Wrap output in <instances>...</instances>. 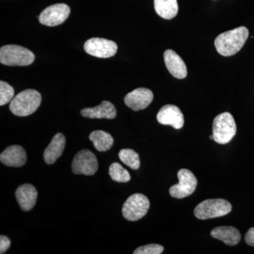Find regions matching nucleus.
Returning a JSON list of instances; mask_svg holds the SVG:
<instances>
[{
    "label": "nucleus",
    "mask_w": 254,
    "mask_h": 254,
    "mask_svg": "<svg viewBox=\"0 0 254 254\" xmlns=\"http://www.w3.org/2000/svg\"><path fill=\"white\" fill-rule=\"evenodd\" d=\"M248 37V29L245 26H240L219 35L215 38V47L222 56H232L242 49Z\"/></svg>",
    "instance_id": "f257e3e1"
},
{
    "label": "nucleus",
    "mask_w": 254,
    "mask_h": 254,
    "mask_svg": "<svg viewBox=\"0 0 254 254\" xmlns=\"http://www.w3.org/2000/svg\"><path fill=\"white\" fill-rule=\"evenodd\" d=\"M41 100L39 92L33 89L25 90L13 98L10 103L9 110L16 116H28L39 108Z\"/></svg>",
    "instance_id": "f03ea898"
},
{
    "label": "nucleus",
    "mask_w": 254,
    "mask_h": 254,
    "mask_svg": "<svg viewBox=\"0 0 254 254\" xmlns=\"http://www.w3.org/2000/svg\"><path fill=\"white\" fill-rule=\"evenodd\" d=\"M34 60V54L22 46L8 45L0 48V63L6 66H28Z\"/></svg>",
    "instance_id": "7ed1b4c3"
},
{
    "label": "nucleus",
    "mask_w": 254,
    "mask_h": 254,
    "mask_svg": "<svg viewBox=\"0 0 254 254\" xmlns=\"http://www.w3.org/2000/svg\"><path fill=\"white\" fill-rule=\"evenodd\" d=\"M236 123L231 114H220L214 119L213 135L214 141L216 143L219 144H226L231 141L236 134Z\"/></svg>",
    "instance_id": "20e7f679"
},
{
    "label": "nucleus",
    "mask_w": 254,
    "mask_h": 254,
    "mask_svg": "<svg viewBox=\"0 0 254 254\" xmlns=\"http://www.w3.org/2000/svg\"><path fill=\"white\" fill-rule=\"evenodd\" d=\"M232 210V205L225 199L203 200L194 209V215L200 220H207L225 216Z\"/></svg>",
    "instance_id": "39448f33"
},
{
    "label": "nucleus",
    "mask_w": 254,
    "mask_h": 254,
    "mask_svg": "<svg viewBox=\"0 0 254 254\" xmlns=\"http://www.w3.org/2000/svg\"><path fill=\"white\" fill-rule=\"evenodd\" d=\"M150 201L145 195L134 193L127 198L123 207L124 218L128 221H137L146 215Z\"/></svg>",
    "instance_id": "423d86ee"
},
{
    "label": "nucleus",
    "mask_w": 254,
    "mask_h": 254,
    "mask_svg": "<svg viewBox=\"0 0 254 254\" xmlns=\"http://www.w3.org/2000/svg\"><path fill=\"white\" fill-rule=\"evenodd\" d=\"M179 182L170 187V194L173 198H186L195 191L197 187V179L190 170L181 169L177 173Z\"/></svg>",
    "instance_id": "0eeeda50"
},
{
    "label": "nucleus",
    "mask_w": 254,
    "mask_h": 254,
    "mask_svg": "<svg viewBox=\"0 0 254 254\" xmlns=\"http://www.w3.org/2000/svg\"><path fill=\"white\" fill-rule=\"evenodd\" d=\"M73 173L76 175H93L98 169L96 156L89 150H81L75 155L72 165Z\"/></svg>",
    "instance_id": "6e6552de"
},
{
    "label": "nucleus",
    "mask_w": 254,
    "mask_h": 254,
    "mask_svg": "<svg viewBox=\"0 0 254 254\" xmlns=\"http://www.w3.org/2000/svg\"><path fill=\"white\" fill-rule=\"evenodd\" d=\"M84 50L95 58H109L116 54L118 45L105 38H93L85 43Z\"/></svg>",
    "instance_id": "1a4fd4ad"
},
{
    "label": "nucleus",
    "mask_w": 254,
    "mask_h": 254,
    "mask_svg": "<svg viewBox=\"0 0 254 254\" xmlns=\"http://www.w3.org/2000/svg\"><path fill=\"white\" fill-rule=\"evenodd\" d=\"M70 14V8L65 4L51 5L38 16L39 22L48 26H56L64 22Z\"/></svg>",
    "instance_id": "9d476101"
},
{
    "label": "nucleus",
    "mask_w": 254,
    "mask_h": 254,
    "mask_svg": "<svg viewBox=\"0 0 254 254\" xmlns=\"http://www.w3.org/2000/svg\"><path fill=\"white\" fill-rule=\"evenodd\" d=\"M157 120L161 125H170L176 129L182 128L185 124V118L181 110L174 105H164L159 110Z\"/></svg>",
    "instance_id": "9b49d317"
},
{
    "label": "nucleus",
    "mask_w": 254,
    "mask_h": 254,
    "mask_svg": "<svg viewBox=\"0 0 254 254\" xmlns=\"http://www.w3.org/2000/svg\"><path fill=\"white\" fill-rule=\"evenodd\" d=\"M153 100V93L150 89L138 88L125 96V103L128 108L134 111H138L146 108Z\"/></svg>",
    "instance_id": "f8f14e48"
},
{
    "label": "nucleus",
    "mask_w": 254,
    "mask_h": 254,
    "mask_svg": "<svg viewBox=\"0 0 254 254\" xmlns=\"http://www.w3.org/2000/svg\"><path fill=\"white\" fill-rule=\"evenodd\" d=\"M164 60L169 72L174 77L182 79L187 77V68L183 60L172 50H168L164 53Z\"/></svg>",
    "instance_id": "ddd939ff"
},
{
    "label": "nucleus",
    "mask_w": 254,
    "mask_h": 254,
    "mask_svg": "<svg viewBox=\"0 0 254 254\" xmlns=\"http://www.w3.org/2000/svg\"><path fill=\"white\" fill-rule=\"evenodd\" d=\"M0 160L6 166L19 168L26 163V151L20 145H11L1 153Z\"/></svg>",
    "instance_id": "4468645a"
},
{
    "label": "nucleus",
    "mask_w": 254,
    "mask_h": 254,
    "mask_svg": "<svg viewBox=\"0 0 254 254\" xmlns=\"http://www.w3.org/2000/svg\"><path fill=\"white\" fill-rule=\"evenodd\" d=\"M38 192L33 185L25 184L16 190V198L23 211H29L36 205Z\"/></svg>",
    "instance_id": "2eb2a0df"
},
{
    "label": "nucleus",
    "mask_w": 254,
    "mask_h": 254,
    "mask_svg": "<svg viewBox=\"0 0 254 254\" xmlns=\"http://www.w3.org/2000/svg\"><path fill=\"white\" fill-rule=\"evenodd\" d=\"M66 139L63 133H58L55 134L50 142V144L45 150L43 158L48 165L55 163L56 160L63 155L65 148Z\"/></svg>",
    "instance_id": "dca6fc26"
},
{
    "label": "nucleus",
    "mask_w": 254,
    "mask_h": 254,
    "mask_svg": "<svg viewBox=\"0 0 254 254\" xmlns=\"http://www.w3.org/2000/svg\"><path fill=\"white\" fill-rule=\"evenodd\" d=\"M82 116L91 119H114L116 118L117 110L113 103L108 101L102 102L98 106L85 108L81 112Z\"/></svg>",
    "instance_id": "f3484780"
},
{
    "label": "nucleus",
    "mask_w": 254,
    "mask_h": 254,
    "mask_svg": "<svg viewBox=\"0 0 254 254\" xmlns=\"http://www.w3.org/2000/svg\"><path fill=\"white\" fill-rule=\"evenodd\" d=\"M213 238L222 241L228 246L237 245L241 240V235L239 230L231 226H222L214 228L210 232Z\"/></svg>",
    "instance_id": "a211bd4d"
},
{
    "label": "nucleus",
    "mask_w": 254,
    "mask_h": 254,
    "mask_svg": "<svg viewBox=\"0 0 254 254\" xmlns=\"http://www.w3.org/2000/svg\"><path fill=\"white\" fill-rule=\"evenodd\" d=\"M154 7L157 14L165 19H172L179 11L177 0H154Z\"/></svg>",
    "instance_id": "6ab92c4d"
},
{
    "label": "nucleus",
    "mask_w": 254,
    "mask_h": 254,
    "mask_svg": "<svg viewBox=\"0 0 254 254\" xmlns=\"http://www.w3.org/2000/svg\"><path fill=\"white\" fill-rule=\"evenodd\" d=\"M89 139L93 142L95 149L100 152L110 150L114 143L113 136L108 132L101 130L91 132Z\"/></svg>",
    "instance_id": "aec40b11"
},
{
    "label": "nucleus",
    "mask_w": 254,
    "mask_h": 254,
    "mask_svg": "<svg viewBox=\"0 0 254 254\" xmlns=\"http://www.w3.org/2000/svg\"><path fill=\"white\" fill-rule=\"evenodd\" d=\"M119 158L124 164L132 170H138L140 167L139 155L134 150L123 149L119 153Z\"/></svg>",
    "instance_id": "412c9836"
},
{
    "label": "nucleus",
    "mask_w": 254,
    "mask_h": 254,
    "mask_svg": "<svg viewBox=\"0 0 254 254\" xmlns=\"http://www.w3.org/2000/svg\"><path fill=\"white\" fill-rule=\"evenodd\" d=\"M109 174L112 180L120 183H126L131 180L128 172L118 163H114L110 165Z\"/></svg>",
    "instance_id": "4be33fe9"
},
{
    "label": "nucleus",
    "mask_w": 254,
    "mask_h": 254,
    "mask_svg": "<svg viewBox=\"0 0 254 254\" xmlns=\"http://www.w3.org/2000/svg\"><path fill=\"white\" fill-rule=\"evenodd\" d=\"M14 96V90L12 86L6 82L0 81V105L7 104L13 100Z\"/></svg>",
    "instance_id": "5701e85b"
},
{
    "label": "nucleus",
    "mask_w": 254,
    "mask_h": 254,
    "mask_svg": "<svg viewBox=\"0 0 254 254\" xmlns=\"http://www.w3.org/2000/svg\"><path fill=\"white\" fill-rule=\"evenodd\" d=\"M164 248L163 246L156 245V244H151L142 246L138 247L133 252L134 254H160L163 253Z\"/></svg>",
    "instance_id": "b1692460"
},
{
    "label": "nucleus",
    "mask_w": 254,
    "mask_h": 254,
    "mask_svg": "<svg viewBox=\"0 0 254 254\" xmlns=\"http://www.w3.org/2000/svg\"><path fill=\"white\" fill-rule=\"evenodd\" d=\"M11 242L7 237L1 235L0 236V254H4L10 247Z\"/></svg>",
    "instance_id": "393cba45"
},
{
    "label": "nucleus",
    "mask_w": 254,
    "mask_h": 254,
    "mask_svg": "<svg viewBox=\"0 0 254 254\" xmlns=\"http://www.w3.org/2000/svg\"><path fill=\"white\" fill-rule=\"evenodd\" d=\"M245 242L247 245L254 247V227L250 229L246 234Z\"/></svg>",
    "instance_id": "a878e982"
},
{
    "label": "nucleus",
    "mask_w": 254,
    "mask_h": 254,
    "mask_svg": "<svg viewBox=\"0 0 254 254\" xmlns=\"http://www.w3.org/2000/svg\"><path fill=\"white\" fill-rule=\"evenodd\" d=\"M210 140H214V137H213V135L212 134L211 136H210Z\"/></svg>",
    "instance_id": "bb28decb"
}]
</instances>
